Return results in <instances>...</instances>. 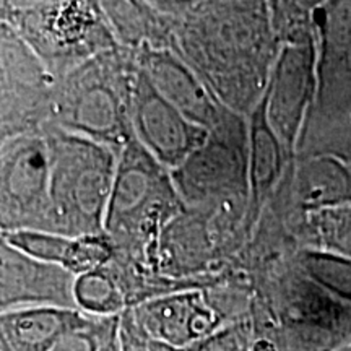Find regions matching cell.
I'll return each instance as SVG.
<instances>
[{
    "label": "cell",
    "mask_w": 351,
    "mask_h": 351,
    "mask_svg": "<svg viewBox=\"0 0 351 351\" xmlns=\"http://www.w3.org/2000/svg\"><path fill=\"white\" fill-rule=\"evenodd\" d=\"M137 73V51L117 46L90 57L56 80L47 122L119 155L134 138L130 114Z\"/></svg>",
    "instance_id": "obj_1"
},
{
    "label": "cell",
    "mask_w": 351,
    "mask_h": 351,
    "mask_svg": "<svg viewBox=\"0 0 351 351\" xmlns=\"http://www.w3.org/2000/svg\"><path fill=\"white\" fill-rule=\"evenodd\" d=\"M44 134L51 155L52 232L70 238L104 234L117 153L49 122Z\"/></svg>",
    "instance_id": "obj_2"
},
{
    "label": "cell",
    "mask_w": 351,
    "mask_h": 351,
    "mask_svg": "<svg viewBox=\"0 0 351 351\" xmlns=\"http://www.w3.org/2000/svg\"><path fill=\"white\" fill-rule=\"evenodd\" d=\"M171 176L186 207L231 200L249 204V125L244 117L226 106L205 142Z\"/></svg>",
    "instance_id": "obj_3"
},
{
    "label": "cell",
    "mask_w": 351,
    "mask_h": 351,
    "mask_svg": "<svg viewBox=\"0 0 351 351\" xmlns=\"http://www.w3.org/2000/svg\"><path fill=\"white\" fill-rule=\"evenodd\" d=\"M52 232L51 155L44 127L0 148V234Z\"/></svg>",
    "instance_id": "obj_4"
},
{
    "label": "cell",
    "mask_w": 351,
    "mask_h": 351,
    "mask_svg": "<svg viewBox=\"0 0 351 351\" xmlns=\"http://www.w3.org/2000/svg\"><path fill=\"white\" fill-rule=\"evenodd\" d=\"M317 90L319 49L311 33L285 44L263 90L267 117L289 156L295 155Z\"/></svg>",
    "instance_id": "obj_5"
},
{
    "label": "cell",
    "mask_w": 351,
    "mask_h": 351,
    "mask_svg": "<svg viewBox=\"0 0 351 351\" xmlns=\"http://www.w3.org/2000/svg\"><path fill=\"white\" fill-rule=\"evenodd\" d=\"M130 116L134 137L169 171L179 168L208 135L207 129L189 121L174 108L140 67Z\"/></svg>",
    "instance_id": "obj_6"
},
{
    "label": "cell",
    "mask_w": 351,
    "mask_h": 351,
    "mask_svg": "<svg viewBox=\"0 0 351 351\" xmlns=\"http://www.w3.org/2000/svg\"><path fill=\"white\" fill-rule=\"evenodd\" d=\"M73 283L75 275L33 258L0 234V313L34 306L77 309Z\"/></svg>",
    "instance_id": "obj_7"
},
{
    "label": "cell",
    "mask_w": 351,
    "mask_h": 351,
    "mask_svg": "<svg viewBox=\"0 0 351 351\" xmlns=\"http://www.w3.org/2000/svg\"><path fill=\"white\" fill-rule=\"evenodd\" d=\"M152 341L184 348L228 326L210 304L204 289L156 296L132 307Z\"/></svg>",
    "instance_id": "obj_8"
},
{
    "label": "cell",
    "mask_w": 351,
    "mask_h": 351,
    "mask_svg": "<svg viewBox=\"0 0 351 351\" xmlns=\"http://www.w3.org/2000/svg\"><path fill=\"white\" fill-rule=\"evenodd\" d=\"M138 67L147 73L153 86L194 124L212 129L225 104L171 47H142L137 51Z\"/></svg>",
    "instance_id": "obj_9"
},
{
    "label": "cell",
    "mask_w": 351,
    "mask_h": 351,
    "mask_svg": "<svg viewBox=\"0 0 351 351\" xmlns=\"http://www.w3.org/2000/svg\"><path fill=\"white\" fill-rule=\"evenodd\" d=\"M249 212L247 226L256 225L263 207L283 178L289 153L267 117L263 95L249 116Z\"/></svg>",
    "instance_id": "obj_10"
},
{
    "label": "cell",
    "mask_w": 351,
    "mask_h": 351,
    "mask_svg": "<svg viewBox=\"0 0 351 351\" xmlns=\"http://www.w3.org/2000/svg\"><path fill=\"white\" fill-rule=\"evenodd\" d=\"M3 236L33 258L62 267L75 276L103 269L116 256L106 232L78 238L44 231H20Z\"/></svg>",
    "instance_id": "obj_11"
},
{
    "label": "cell",
    "mask_w": 351,
    "mask_h": 351,
    "mask_svg": "<svg viewBox=\"0 0 351 351\" xmlns=\"http://www.w3.org/2000/svg\"><path fill=\"white\" fill-rule=\"evenodd\" d=\"M90 315L78 309L34 306L0 313V351H51L60 337Z\"/></svg>",
    "instance_id": "obj_12"
},
{
    "label": "cell",
    "mask_w": 351,
    "mask_h": 351,
    "mask_svg": "<svg viewBox=\"0 0 351 351\" xmlns=\"http://www.w3.org/2000/svg\"><path fill=\"white\" fill-rule=\"evenodd\" d=\"M119 46L130 51L142 47H173L176 20L161 13L148 0H98Z\"/></svg>",
    "instance_id": "obj_13"
},
{
    "label": "cell",
    "mask_w": 351,
    "mask_h": 351,
    "mask_svg": "<svg viewBox=\"0 0 351 351\" xmlns=\"http://www.w3.org/2000/svg\"><path fill=\"white\" fill-rule=\"evenodd\" d=\"M296 200L307 213L351 207V166L335 155L307 158L296 169Z\"/></svg>",
    "instance_id": "obj_14"
},
{
    "label": "cell",
    "mask_w": 351,
    "mask_h": 351,
    "mask_svg": "<svg viewBox=\"0 0 351 351\" xmlns=\"http://www.w3.org/2000/svg\"><path fill=\"white\" fill-rule=\"evenodd\" d=\"M319 36V77L343 62L351 49V0H328L313 15Z\"/></svg>",
    "instance_id": "obj_15"
},
{
    "label": "cell",
    "mask_w": 351,
    "mask_h": 351,
    "mask_svg": "<svg viewBox=\"0 0 351 351\" xmlns=\"http://www.w3.org/2000/svg\"><path fill=\"white\" fill-rule=\"evenodd\" d=\"M73 300L78 311L96 317L119 315L129 307L121 285L108 265L75 276Z\"/></svg>",
    "instance_id": "obj_16"
},
{
    "label": "cell",
    "mask_w": 351,
    "mask_h": 351,
    "mask_svg": "<svg viewBox=\"0 0 351 351\" xmlns=\"http://www.w3.org/2000/svg\"><path fill=\"white\" fill-rule=\"evenodd\" d=\"M298 270L337 300L351 306V258L327 249H304L298 254Z\"/></svg>",
    "instance_id": "obj_17"
},
{
    "label": "cell",
    "mask_w": 351,
    "mask_h": 351,
    "mask_svg": "<svg viewBox=\"0 0 351 351\" xmlns=\"http://www.w3.org/2000/svg\"><path fill=\"white\" fill-rule=\"evenodd\" d=\"M251 337L252 324L249 317L241 322L228 324L207 339L195 341L184 348H173L165 343L152 341V351H241L251 345Z\"/></svg>",
    "instance_id": "obj_18"
},
{
    "label": "cell",
    "mask_w": 351,
    "mask_h": 351,
    "mask_svg": "<svg viewBox=\"0 0 351 351\" xmlns=\"http://www.w3.org/2000/svg\"><path fill=\"white\" fill-rule=\"evenodd\" d=\"M322 217L319 225L322 249L351 258V207L317 213Z\"/></svg>",
    "instance_id": "obj_19"
},
{
    "label": "cell",
    "mask_w": 351,
    "mask_h": 351,
    "mask_svg": "<svg viewBox=\"0 0 351 351\" xmlns=\"http://www.w3.org/2000/svg\"><path fill=\"white\" fill-rule=\"evenodd\" d=\"M119 346L121 351H152V340L135 317L132 307L119 315Z\"/></svg>",
    "instance_id": "obj_20"
},
{
    "label": "cell",
    "mask_w": 351,
    "mask_h": 351,
    "mask_svg": "<svg viewBox=\"0 0 351 351\" xmlns=\"http://www.w3.org/2000/svg\"><path fill=\"white\" fill-rule=\"evenodd\" d=\"M148 2L169 19L178 20L194 8L204 5L208 0H148Z\"/></svg>",
    "instance_id": "obj_21"
},
{
    "label": "cell",
    "mask_w": 351,
    "mask_h": 351,
    "mask_svg": "<svg viewBox=\"0 0 351 351\" xmlns=\"http://www.w3.org/2000/svg\"><path fill=\"white\" fill-rule=\"evenodd\" d=\"M328 0H293V8L300 19H311L319 8H322Z\"/></svg>",
    "instance_id": "obj_22"
},
{
    "label": "cell",
    "mask_w": 351,
    "mask_h": 351,
    "mask_svg": "<svg viewBox=\"0 0 351 351\" xmlns=\"http://www.w3.org/2000/svg\"><path fill=\"white\" fill-rule=\"evenodd\" d=\"M99 351H121V346H119V322H117V326L114 327L106 337H104L103 341H101Z\"/></svg>",
    "instance_id": "obj_23"
},
{
    "label": "cell",
    "mask_w": 351,
    "mask_h": 351,
    "mask_svg": "<svg viewBox=\"0 0 351 351\" xmlns=\"http://www.w3.org/2000/svg\"><path fill=\"white\" fill-rule=\"evenodd\" d=\"M330 351H351V333L346 335L345 339H341Z\"/></svg>",
    "instance_id": "obj_24"
},
{
    "label": "cell",
    "mask_w": 351,
    "mask_h": 351,
    "mask_svg": "<svg viewBox=\"0 0 351 351\" xmlns=\"http://www.w3.org/2000/svg\"><path fill=\"white\" fill-rule=\"evenodd\" d=\"M345 67L348 69V72H351V49H350L348 56H346V59H345Z\"/></svg>",
    "instance_id": "obj_25"
},
{
    "label": "cell",
    "mask_w": 351,
    "mask_h": 351,
    "mask_svg": "<svg viewBox=\"0 0 351 351\" xmlns=\"http://www.w3.org/2000/svg\"><path fill=\"white\" fill-rule=\"evenodd\" d=\"M241 351H251V350H249V346H247V348H244V350H241Z\"/></svg>",
    "instance_id": "obj_26"
}]
</instances>
